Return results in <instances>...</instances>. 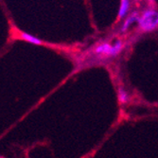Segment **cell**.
Returning <instances> with one entry per match:
<instances>
[{"mask_svg": "<svg viewBox=\"0 0 158 158\" xmlns=\"http://www.w3.org/2000/svg\"><path fill=\"white\" fill-rule=\"evenodd\" d=\"M20 38L24 41H27L28 43H31V44H33L36 46H40L43 44L42 40H40L39 38H37L30 33H27V32H20Z\"/></svg>", "mask_w": 158, "mask_h": 158, "instance_id": "1", "label": "cell"}, {"mask_svg": "<svg viewBox=\"0 0 158 158\" xmlns=\"http://www.w3.org/2000/svg\"><path fill=\"white\" fill-rule=\"evenodd\" d=\"M118 102L122 104L128 103L129 100H130V95H129L128 91H126L124 88L120 87L118 90Z\"/></svg>", "mask_w": 158, "mask_h": 158, "instance_id": "2", "label": "cell"}]
</instances>
